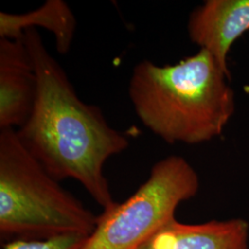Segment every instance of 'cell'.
Masks as SVG:
<instances>
[{"mask_svg":"<svg viewBox=\"0 0 249 249\" xmlns=\"http://www.w3.org/2000/svg\"><path fill=\"white\" fill-rule=\"evenodd\" d=\"M249 31V0H207L188 18L190 41L211 53L229 77L228 53Z\"/></svg>","mask_w":249,"mask_h":249,"instance_id":"cell-5","label":"cell"},{"mask_svg":"<svg viewBox=\"0 0 249 249\" xmlns=\"http://www.w3.org/2000/svg\"><path fill=\"white\" fill-rule=\"evenodd\" d=\"M36 71V104L16 129L20 142L53 178L80 182L103 211L116 204L104 167L129 146L126 135L107 123L101 108L84 103L38 31L23 33Z\"/></svg>","mask_w":249,"mask_h":249,"instance_id":"cell-1","label":"cell"},{"mask_svg":"<svg viewBox=\"0 0 249 249\" xmlns=\"http://www.w3.org/2000/svg\"><path fill=\"white\" fill-rule=\"evenodd\" d=\"M88 236L68 234L47 239H16L6 242L2 249H81Z\"/></svg>","mask_w":249,"mask_h":249,"instance_id":"cell-9","label":"cell"},{"mask_svg":"<svg viewBox=\"0 0 249 249\" xmlns=\"http://www.w3.org/2000/svg\"><path fill=\"white\" fill-rule=\"evenodd\" d=\"M249 224L237 218L199 224H164L138 249H249Z\"/></svg>","mask_w":249,"mask_h":249,"instance_id":"cell-7","label":"cell"},{"mask_svg":"<svg viewBox=\"0 0 249 249\" xmlns=\"http://www.w3.org/2000/svg\"><path fill=\"white\" fill-rule=\"evenodd\" d=\"M229 77L204 49L175 65L142 60L128 95L140 120L169 144L196 145L223 134L235 111Z\"/></svg>","mask_w":249,"mask_h":249,"instance_id":"cell-2","label":"cell"},{"mask_svg":"<svg viewBox=\"0 0 249 249\" xmlns=\"http://www.w3.org/2000/svg\"><path fill=\"white\" fill-rule=\"evenodd\" d=\"M97 219L29 152L16 129L0 130L1 240L89 235Z\"/></svg>","mask_w":249,"mask_h":249,"instance_id":"cell-3","label":"cell"},{"mask_svg":"<svg viewBox=\"0 0 249 249\" xmlns=\"http://www.w3.org/2000/svg\"><path fill=\"white\" fill-rule=\"evenodd\" d=\"M198 189V175L184 157L161 159L134 194L103 211L81 249H139L175 219L178 206L196 196Z\"/></svg>","mask_w":249,"mask_h":249,"instance_id":"cell-4","label":"cell"},{"mask_svg":"<svg viewBox=\"0 0 249 249\" xmlns=\"http://www.w3.org/2000/svg\"><path fill=\"white\" fill-rule=\"evenodd\" d=\"M36 27L53 34L58 53L66 54L71 51L77 20L65 1L47 0L40 8L21 14L0 12V38L18 39L26 30Z\"/></svg>","mask_w":249,"mask_h":249,"instance_id":"cell-8","label":"cell"},{"mask_svg":"<svg viewBox=\"0 0 249 249\" xmlns=\"http://www.w3.org/2000/svg\"><path fill=\"white\" fill-rule=\"evenodd\" d=\"M36 94V71L23 37L0 38V130L18 129L25 124Z\"/></svg>","mask_w":249,"mask_h":249,"instance_id":"cell-6","label":"cell"}]
</instances>
